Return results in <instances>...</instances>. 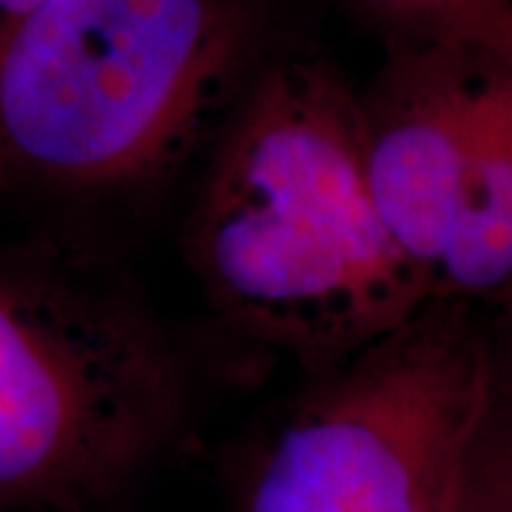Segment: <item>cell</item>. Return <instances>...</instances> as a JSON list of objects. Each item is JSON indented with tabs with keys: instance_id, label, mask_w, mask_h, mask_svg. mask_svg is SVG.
<instances>
[{
	"instance_id": "obj_1",
	"label": "cell",
	"mask_w": 512,
	"mask_h": 512,
	"mask_svg": "<svg viewBox=\"0 0 512 512\" xmlns=\"http://www.w3.org/2000/svg\"><path fill=\"white\" fill-rule=\"evenodd\" d=\"M188 256L231 325L316 367L433 305L376 208L365 106L319 63L259 77L205 174Z\"/></svg>"
},
{
	"instance_id": "obj_2",
	"label": "cell",
	"mask_w": 512,
	"mask_h": 512,
	"mask_svg": "<svg viewBox=\"0 0 512 512\" xmlns=\"http://www.w3.org/2000/svg\"><path fill=\"white\" fill-rule=\"evenodd\" d=\"M245 37L237 0H46L0 37V191L92 194L163 171Z\"/></svg>"
},
{
	"instance_id": "obj_3",
	"label": "cell",
	"mask_w": 512,
	"mask_h": 512,
	"mask_svg": "<svg viewBox=\"0 0 512 512\" xmlns=\"http://www.w3.org/2000/svg\"><path fill=\"white\" fill-rule=\"evenodd\" d=\"M180 367L143 305L72 251L0 254V512H86L180 419Z\"/></svg>"
},
{
	"instance_id": "obj_4",
	"label": "cell",
	"mask_w": 512,
	"mask_h": 512,
	"mask_svg": "<svg viewBox=\"0 0 512 512\" xmlns=\"http://www.w3.org/2000/svg\"><path fill=\"white\" fill-rule=\"evenodd\" d=\"M490 370L458 302L325 367L259 450L239 512H458Z\"/></svg>"
},
{
	"instance_id": "obj_5",
	"label": "cell",
	"mask_w": 512,
	"mask_h": 512,
	"mask_svg": "<svg viewBox=\"0 0 512 512\" xmlns=\"http://www.w3.org/2000/svg\"><path fill=\"white\" fill-rule=\"evenodd\" d=\"M512 288V72L476 60L464 100V154L433 302Z\"/></svg>"
},
{
	"instance_id": "obj_6",
	"label": "cell",
	"mask_w": 512,
	"mask_h": 512,
	"mask_svg": "<svg viewBox=\"0 0 512 512\" xmlns=\"http://www.w3.org/2000/svg\"><path fill=\"white\" fill-rule=\"evenodd\" d=\"M402 52H450L512 72V0H353Z\"/></svg>"
},
{
	"instance_id": "obj_7",
	"label": "cell",
	"mask_w": 512,
	"mask_h": 512,
	"mask_svg": "<svg viewBox=\"0 0 512 512\" xmlns=\"http://www.w3.org/2000/svg\"><path fill=\"white\" fill-rule=\"evenodd\" d=\"M490 370L476 421L458 512H512V319L487 330Z\"/></svg>"
},
{
	"instance_id": "obj_8",
	"label": "cell",
	"mask_w": 512,
	"mask_h": 512,
	"mask_svg": "<svg viewBox=\"0 0 512 512\" xmlns=\"http://www.w3.org/2000/svg\"><path fill=\"white\" fill-rule=\"evenodd\" d=\"M46 0H0V37L15 29L20 20L29 18Z\"/></svg>"
}]
</instances>
